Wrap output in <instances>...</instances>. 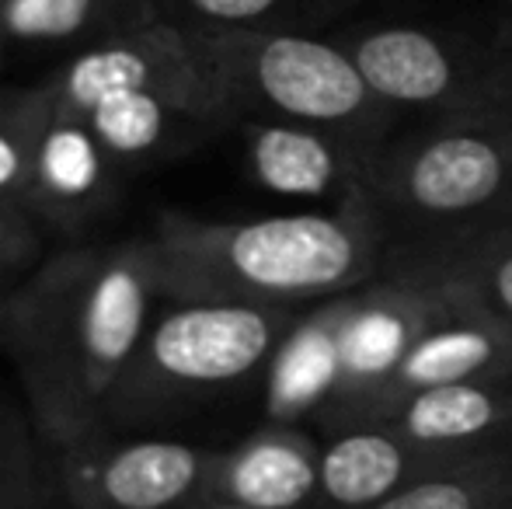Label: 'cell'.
Returning a JSON list of instances; mask_svg holds the SVG:
<instances>
[{"label": "cell", "instance_id": "1", "mask_svg": "<svg viewBox=\"0 0 512 509\" xmlns=\"http://www.w3.org/2000/svg\"><path fill=\"white\" fill-rule=\"evenodd\" d=\"M147 238L46 252L4 297V353L53 450L105 429V412L157 304Z\"/></svg>", "mask_w": 512, "mask_h": 509}, {"label": "cell", "instance_id": "2", "mask_svg": "<svg viewBox=\"0 0 512 509\" xmlns=\"http://www.w3.org/2000/svg\"><path fill=\"white\" fill-rule=\"evenodd\" d=\"M147 241L164 300L307 307L373 283L394 227L356 192L328 210L248 220L164 213Z\"/></svg>", "mask_w": 512, "mask_h": 509}, {"label": "cell", "instance_id": "3", "mask_svg": "<svg viewBox=\"0 0 512 509\" xmlns=\"http://www.w3.org/2000/svg\"><path fill=\"white\" fill-rule=\"evenodd\" d=\"M39 84L49 102L95 129L129 178L234 129L196 39L171 21L70 53Z\"/></svg>", "mask_w": 512, "mask_h": 509}, {"label": "cell", "instance_id": "4", "mask_svg": "<svg viewBox=\"0 0 512 509\" xmlns=\"http://www.w3.org/2000/svg\"><path fill=\"white\" fill-rule=\"evenodd\" d=\"M300 311L304 307L161 300L108 401L105 429L150 433L244 384H262Z\"/></svg>", "mask_w": 512, "mask_h": 509}, {"label": "cell", "instance_id": "5", "mask_svg": "<svg viewBox=\"0 0 512 509\" xmlns=\"http://www.w3.org/2000/svg\"><path fill=\"white\" fill-rule=\"evenodd\" d=\"M216 88L237 119H279L335 133L380 154L405 129L373 91L335 35L317 32H216L196 35Z\"/></svg>", "mask_w": 512, "mask_h": 509}, {"label": "cell", "instance_id": "6", "mask_svg": "<svg viewBox=\"0 0 512 509\" xmlns=\"http://www.w3.org/2000/svg\"><path fill=\"white\" fill-rule=\"evenodd\" d=\"M366 192L394 238L488 224L512 206V112L405 126L377 154Z\"/></svg>", "mask_w": 512, "mask_h": 509}, {"label": "cell", "instance_id": "7", "mask_svg": "<svg viewBox=\"0 0 512 509\" xmlns=\"http://www.w3.org/2000/svg\"><path fill=\"white\" fill-rule=\"evenodd\" d=\"M405 126L474 123L512 112V49L432 25L331 32Z\"/></svg>", "mask_w": 512, "mask_h": 509}, {"label": "cell", "instance_id": "8", "mask_svg": "<svg viewBox=\"0 0 512 509\" xmlns=\"http://www.w3.org/2000/svg\"><path fill=\"white\" fill-rule=\"evenodd\" d=\"M216 447L161 433L98 429L56 450L67 509H196L209 499Z\"/></svg>", "mask_w": 512, "mask_h": 509}, {"label": "cell", "instance_id": "9", "mask_svg": "<svg viewBox=\"0 0 512 509\" xmlns=\"http://www.w3.org/2000/svg\"><path fill=\"white\" fill-rule=\"evenodd\" d=\"M450 297L436 286L380 272L373 283L345 293V325L338 346V384L317 433L352 426L370 415L377 394L394 377L425 328L446 311Z\"/></svg>", "mask_w": 512, "mask_h": 509}, {"label": "cell", "instance_id": "10", "mask_svg": "<svg viewBox=\"0 0 512 509\" xmlns=\"http://www.w3.org/2000/svg\"><path fill=\"white\" fill-rule=\"evenodd\" d=\"M46 91V88H42ZM129 175L95 129L46 98L25 192V213L46 238H81L112 217Z\"/></svg>", "mask_w": 512, "mask_h": 509}, {"label": "cell", "instance_id": "11", "mask_svg": "<svg viewBox=\"0 0 512 509\" xmlns=\"http://www.w3.org/2000/svg\"><path fill=\"white\" fill-rule=\"evenodd\" d=\"M244 147L248 171L262 189L286 199H342L366 192L377 154L324 133L314 126L279 119H237L234 129Z\"/></svg>", "mask_w": 512, "mask_h": 509}, {"label": "cell", "instance_id": "12", "mask_svg": "<svg viewBox=\"0 0 512 509\" xmlns=\"http://www.w3.org/2000/svg\"><path fill=\"white\" fill-rule=\"evenodd\" d=\"M380 272L436 286L512 332V231L471 227L394 238Z\"/></svg>", "mask_w": 512, "mask_h": 509}, {"label": "cell", "instance_id": "13", "mask_svg": "<svg viewBox=\"0 0 512 509\" xmlns=\"http://www.w3.org/2000/svg\"><path fill=\"white\" fill-rule=\"evenodd\" d=\"M506 377H512V332L478 307L450 297L446 311L411 346V353L401 360L384 391L377 394L363 422L380 419L398 401H405L415 391H425V387L460 381H506Z\"/></svg>", "mask_w": 512, "mask_h": 509}, {"label": "cell", "instance_id": "14", "mask_svg": "<svg viewBox=\"0 0 512 509\" xmlns=\"http://www.w3.org/2000/svg\"><path fill=\"white\" fill-rule=\"evenodd\" d=\"M321 475V433L262 422L244 440L216 447L209 499L244 509H307Z\"/></svg>", "mask_w": 512, "mask_h": 509}, {"label": "cell", "instance_id": "15", "mask_svg": "<svg viewBox=\"0 0 512 509\" xmlns=\"http://www.w3.org/2000/svg\"><path fill=\"white\" fill-rule=\"evenodd\" d=\"M342 325L345 293L307 304L293 318L262 374V422L317 429L338 384Z\"/></svg>", "mask_w": 512, "mask_h": 509}, {"label": "cell", "instance_id": "16", "mask_svg": "<svg viewBox=\"0 0 512 509\" xmlns=\"http://www.w3.org/2000/svg\"><path fill=\"white\" fill-rule=\"evenodd\" d=\"M443 461L450 457L425 454L380 419L338 426L321 433V475L307 509H370Z\"/></svg>", "mask_w": 512, "mask_h": 509}, {"label": "cell", "instance_id": "17", "mask_svg": "<svg viewBox=\"0 0 512 509\" xmlns=\"http://www.w3.org/2000/svg\"><path fill=\"white\" fill-rule=\"evenodd\" d=\"M408 443L436 457H464L512 440V377L425 387L380 415Z\"/></svg>", "mask_w": 512, "mask_h": 509}, {"label": "cell", "instance_id": "18", "mask_svg": "<svg viewBox=\"0 0 512 509\" xmlns=\"http://www.w3.org/2000/svg\"><path fill=\"white\" fill-rule=\"evenodd\" d=\"M164 21L157 0H0L4 53H70Z\"/></svg>", "mask_w": 512, "mask_h": 509}, {"label": "cell", "instance_id": "19", "mask_svg": "<svg viewBox=\"0 0 512 509\" xmlns=\"http://www.w3.org/2000/svg\"><path fill=\"white\" fill-rule=\"evenodd\" d=\"M370 509H512V440L450 457Z\"/></svg>", "mask_w": 512, "mask_h": 509}, {"label": "cell", "instance_id": "20", "mask_svg": "<svg viewBox=\"0 0 512 509\" xmlns=\"http://www.w3.org/2000/svg\"><path fill=\"white\" fill-rule=\"evenodd\" d=\"M359 0H157L164 21L196 35L317 32Z\"/></svg>", "mask_w": 512, "mask_h": 509}, {"label": "cell", "instance_id": "21", "mask_svg": "<svg viewBox=\"0 0 512 509\" xmlns=\"http://www.w3.org/2000/svg\"><path fill=\"white\" fill-rule=\"evenodd\" d=\"M0 509H67L56 450L25 405L0 398Z\"/></svg>", "mask_w": 512, "mask_h": 509}, {"label": "cell", "instance_id": "22", "mask_svg": "<svg viewBox=\"0 0 512 509\" xmlns=\"http://www.w3.org/2000/svg\"><path fill=\"white\" fill-rule=\"evenodd\" d=\"M42 116H46L42 84L0 81V203L18 210H25Z\"/></svg>", "mask_w": 512, "mask_h": 509}, {"label": "cell", "instance_id": "23", "mask_svg": "<svg viewBox=\"0 0 512 509\" xmlns=\"http://www.w3.org/2000/svg\"><path fill=\"white\" fill-rule=\"evenodd\" d=\"M42 255H46V234L32 224L25 210L0 203V293L25 279Z\"/></svg>", "mask_w": 512, "mask_h": 509}, {"label": "cell", "instance_id": "24", "mask_svg": "<svg viewBox=\"0 0 512 509\" xmlns=\"http://www.w3.org/2000/svg\"><path fill=\"white\" fill-rule=\"evenodd\" d=\"M492 42L502 49H512V4H506L495 18V28H492Z\"/></svg>", "mask_w": 512, "mask_h": 509}, {"label": "cell", "instance_id": "25", "mask_svg": "<svg viewBox=\"0 0 512 509\" xmlns=\"http://www.w3.org/2000/svg\"><path fill=\"white\" fill-rule=\"evenodd\" d=\"M481 227H502V231H512V206L506 213H499L495 220H488V224H481Z\"/></svg>", "mask_w": 512, "mask_h": 509}, {"label": "cell", "instance_id": "26", "mask_svg": "<svg viewBox=\"0 0 512 509\" xmlns=\"http://www.w3.org/2000/svg\"><path fill=\"white\" fill-rule=\"evenodd\" d=\"M196 509H244V506H234V503H223V499H206V503H199Z\"/></svg>", "mask_w": 512, "mask_h": 509}, {"label": "cell", "instance_id": "27", "mask_svg": "<svg viewBox=\"0 0 512 509\" xmlns=\"http://www.w3.org/2000/svg\"><path fill=\"white\" fill-rule=\"evenodd\" d=\"M4 297L7 293H0V353H4Z\"/></svg>", "mask_w": 512, "mask_h": 509}, {"label": "cell", "instance_id": "28", "mask_svg": "<svg viewBox=\"0 0 512 509\" xmlns=\"http://www.w3.org/2000/svg\"><path fill=\"white\" fill-rule=\"evenodd\" d=\"M4 56H7V53H4V49H0V63H4Z\"/></svg>", "mask_w": 512, "mask_h": 509}]
</instances>
